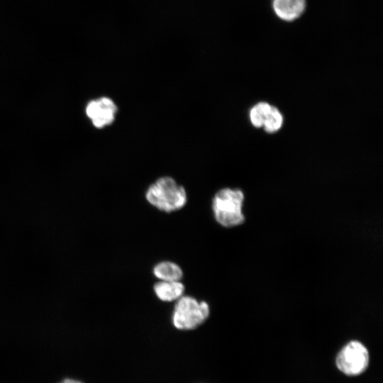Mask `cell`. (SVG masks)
Listing matches in <instances>:
<instances>
[{
    "label": "cell",
    "instance_id": "obj_1",
    "mask_svg": "<svg viewBox=\"0 0 383 383\" xmlns=\"http://www.w3.org/2000/svg\"><path fill=\"white\" fill-rule=\"evenodd\" d=\"M148 202L158 210L171 213L182 209L187 201L184 187L174 179L165 176L151 184L145 192Z\"/></svg>",
    "mask_w": 383,
    "mask_h": 383
},
{
    "label": "cell",
    "instance_id": "obj_2",
    "mask_svg": "<svg viewBox=\"0 0 383 383\" xmlns=\"http://www.w3.org/2000/svg\"><path fill=\"white\" fill-rule=\"evenodd\" d=\"M244 194L240 189L223 188L218 191L212 199L215 220L223 227H234L245 221L242 212Z\"/></svg>",
    "mask_w": 383,
    "mask_h": 383
},
{
    "label": "cell",
    "instance_id": "obj_3",
    "mask_svg": "<svg viewBox=\"0 0 383 383\" xmlns=\"http://www.w3.org/2000/svg\"><path fill=\"white\" fill-rule=\"evenodd\" d=\"M209 314L210 308L207 302L183 295L176 301L172 322L179 330H193L204 323Z\"/></svg>",
    "mask_w": 383,
    "mask_h": 383
},
{
    "label": "cell",
    "instance_id": "obj_4",
    "mask_svg": "<svg viewBox=\"0 0 383 383\" xmlns=\"http://www.w3.org/2000/svg\"><path fill=\"white\" fill-rule=\"evenodd\" d=\"M369 362L368 350L357 340H352L344 345L335 358L337 368L348 376L361 374L367 368Z\"/></svg>",
    "mask_w": 383,
    "mask_h": 383
},
{
    "label": "cell",
    "instance_id": "obj_5",
    "mask_svg": "<svg viewBox=\"0 0 383 383\" xmlns=\"http://www.w3.org/2000/svg\"><path fill=\"white\" fill-rule=\"evenodd\" d=\"M85 111L94 126L103 128L114 121L118 107L111 98L103 96L90 101Z\"/></svg>",
    "mask_w": 383,
    "mask_h": 383
},
{
    "label": "cell",
    "instance_id": "obj_6",
    "mask_svg": "<svg viewBox=\"0 0 383 383\" xmlns=\"http://www.w3.org/2000/svg\"><path fill=\"white\" fill-rule=\"evenodd\" d=\"M272 9L277 17L284 21L299 18L306 9V0H273Z\"/></svg>",
    "mask_w": 383,
    "mask_h": 383
},
{
    "label": "cell",
    "instance_id": "obj_7",
    "mask_svg": "<svg viewBox=\"0 0 383 383\" xmlns=\"http://www.w3.org/2000/svg\"><path fill=\"white\" fill-rule=\"evenodd\" d=\"M184 286L180 281H160L153 286L156 296L165 302L178 300L184 295Z\"/></svg>",
    "mask_w": 383,
    "mask_h": 383
},
{
    "label": "cell",
    "instance_id": "obj_8",
    "mask_svg": "<svg viewBox=\"0 0 383 383\" xmlns=\"http://www.w3.org/2000/svg\"><path fill=\"white\" fill-rule=\"evenodd\" d=\"M152 272L160 281H180L183 277L182 268L171 261L158 262L153 267Z\"/></svg>",
    "mask_w": 383,
    "mask_h": 383
},
{
    "label": "cell",
    "instance_id": "obj_9",
    "mask_svg": "<svg viewBox=\"0 0 383 383\" xmlns=\"http://www.w3.org/2000/svg\"><path fill=\"white\" fill-rule=\"evenodd\" d=\"M272 105L267 102H259L253 106L250 111V120L255 128L263 127Z\"/></svg>",
    "mask_w": 383,
    "mask_h": 383
},
{
    "label": "cell",
    "instance_id": "obj_10",
    "mask_svg": "<svg viewBox=\"0 0 383 383\" xmlns=\"http://www.w3.org/2000/svg\"><path fill=\"white\" fill-rule=\"evenodd\" d=\"M283 123V116L279 109L272 106L271 110L264 123V130L268 133H273L279 131Z\"/></svg>",
    "mask_w": 383,
    "mask_h": 383
},
{
    "label": "cell",
    "instance_id": "obj_11",
    "mask_svg": "<svg viewBox=\"0 0 383 383\" xmlns=\"http://www.w3.org/2000/svg\"><path fill=\"white\" fill-rule=\"evenodd\" d=\"M61 383H82L79 381L72 379H65Z\"/></svg>",
    "mask_w": 383,
    "mask_h": 383
}]
</instances>
